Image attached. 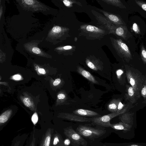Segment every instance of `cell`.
I'll return each instance as SVG.
<instances>
[{
    "label": "cell",
    "instance_id": "cell-20",
    "mask_svg": "<svg viewBox=\"0 0 146 146\" xmlns=\"http://www.w3.org/2000/svg\"><path fill=\"white\" fill-rule=\"evenodd\" d=\"M73 48V46L70 45L66 46H64L57 48L56 49L60 50H71Z\"/></svg>",
    "mask_w": 146,
    "mask_h": 146
},
{
    "label": "cell",
    "instance_id": "cell-21",
    "mask_svg": "<svg viewBox=\"0 0 146 146\" xmlns=\"http://www.w3.org/2000/svg\"><path fill=\"white\" fill-rule=\"evenodd\" d=\"M141 55L143 62L146 63V50L144 48H142L141 50Z\"/></svg>",
    "mask_w": 146,
    "mask_h": 146
},
{
    "label": "cell",
    "instance_id": "cell-6",
    "mask_svg": "<svg viewBox=\"0 0 146 146\" xmlns=\"http://www.w3.org/2000/svg\"><path fill=\"white\" fill-rule=\"evenodd\" d=\"M61 117L69 121L78 122H90L92 120V118H86L68 113H64Z\"/></svg>",
    "mask_w": 146,
    "mask_h": 146
},
{
    "label": "cell",
    "instance_id": "cell-22",
    "mask_svg": "<svg viewBox=\"0 0 146 146\" xmlns=\"http://www.w3.org/2000/svg\"><path fill=\"white\" fill-rule=\"evenodd\" d=\"M135 1L140 7L146 11V3L139 1Z\"/></svg>",
    "mask_w": 146,
    "mask_h": 146
},
{
    "label": "cell",
    "instance_id": "cell-1",
    "mask_svg": "<svg viewBox=\"0 0 146 146\" xmlns=\"http://www.w3.org/2000/svg\"><path fill=\"white\" fill-rule=\"evenodd\" d=\"M76 131L82 137L89 139L98 138L106 133V131L97 129L83 125H80L77 127Z\"/></svg>",
    "mask_w": 146,
    "mask_h": 146
},
{
    "label": "cell",
    "instance_id": "cell-19",
    "mask_svg": "<svg viewBox=\"0 0 146 146\" xmlns=\"http://www.w3.org/2000/svg\"><path fill=\"white\" fill-rule=\"evenodd\" d=\"M62 1L64 5L68 7H72L73 3H76L81 6V4L80 3L74 0H64Z\"/></svg>",
    "mask_w": 146,
    "mask_h": 146
},
{
    "label": "cell",
    "instance_id": "cell-2",
    "mask_svg": "<svg viewBox=\"0 0 146 146\" xmlns=\"http://www.w3.org/2000/svg\"><path fill=\"white\" fill-rule=\"evenodd\" d=\"M65 135L71 141L74 146H86L88 143L82 137L74 130L71 126L64 129Z\"/></svg>",
    "mask_w": 146,
    "mask_h": 146
},
{
    "label": "cell",
    "instance_id": "cell-24",
    "mask_svg": "<svg viewBox=\"0 0 146 146\" xmlns=\"http://www.w3.org/2000/svg\"><path fill=\"white\" fill-rule=\"evenodd\" d=\"M23 102L24 105L27 107L31 106V104L30 99L27 98H25L23 99Z\"/></svg>",
    "mask_w": 146,
    "mask_h": 146
},
{
    "label": "cell",
    "instance_id": "cell-15",
    "mask_svg": "<svg viewBox=\"0 0 146 146\" xmlns=\"http://www.w3.org/2000/svg\"><path fill=\"white\" fill-rule=\"evenodd\" d=\"M65 28H62L61 27L56 26L54 27L50 32V34L54 36H57L59 34H62L67 30Z\"/></svg>",
    "mask_w": 146,
    "mask_h": 146
},
{
    "label": "cell",
    "instance_id": "cell-28",
    "mask_svg": "<svg viewBox=\"0 0 146 146\" xmlns=\"http://www.w3.org/2000/svg\"><path fill=\"white\" fill-rule=\"evenodd\" d=\"M36 138L35 136L34 132L32 140L29 146H35Z\"/></svg>",
    "mask_w": 146,
    "mask_h": 146
},
{
    "label": "cell",
    "instance_id": "cell-18",
    "mask_svg": "<svg viewBox=\"0 0 146 146\" xmlns=\"http://www.w3.org/2000/svg\"><path fill=\"white\" fill-rule=\"evenodd\" d=\"M86 63L87 66L93 70L97 71L99 69L96 62H94L86 58Z\"/></svg>",
    "mask_w": 146,
    "mask_h": 146
},
{
    "label": "cell",
    "instance_id": "cell-26",
    "mask_svg": "<svg viewBox=\"0 0 146 146\" xmlns=\"http://www.w3.org/2000/svg\"><path fill=\"white\" fill-rule=\"evenodd\" d=\"M38 120V116L36 113H35L32 115V120L34 124H35Z\"/></svg>",
    "mask_w": 146,
    "mask_h": 146
},
{
    "label": "cell",
    "instance_id": "cell-36",
    "mask_svg": "<svg viewBox=\"0 0 146 146\" xmlns=\"http://www.w3.org/2000/svg\"><path fill=\"white\" fill-rule=\"evenodd\" d=\"M124 146H144L143 145H135V144H131V145H125Z\"/></svg>",
    "mask_w": 146,
    "mask_h": 146
},
{
    "label": "cell",
    "instance_id": "cell-12",
    "mask_svg": "<svg viewBox=\"0 0 146 146\" xmlns=\"http://www.w3.org/2000/svg\"><path fill=\"white\" fill-rule=\"evenodd\" d=\"M116 130H130L131 126L127 124L120 122L115 124H111L110 127Z\"/></svg>",
    "mask_w": 146,
    "mask_h": 146
},
{
    "label": "cell",
    "instance_id": "cell-5",
    "mask_svg": "<svg viewBox=\"0 0 146 146\" xmlns=\"http://www.w3.org/2000/svg\"><path fill=\"white\" fill-rule=\"evenodd\" d=\"M80 28L82 31L88 34V36L95 38H102L106 33L104 30L91 25H82L80 26Z\"/></svg>",
    "mask_w": 146,
    "mask_h": 146
},
{
    "label": "cell",
    "instance_id": "cell-9",
    "mask_svg": "<svg viewBox=\"0 0 146 146\" xmlns=\"http://www.w3.org/2000/svg\"><path fill=\"white\" fill-rule=\"evenodd\" d=\"M53 135L51 142V146H67L64 144L60 134L55 131Z\"/></svg>",
    "mask_w": 146,
    "mask_h": 146
},
{
    "label": "cell",
    "instance_id": "cell-27",
    "mask_svg": "<svg viewBox=\"0 0 146 146\" xmlns=\"http://www.w3.org/2000/svg\"><path fill=\"white\" fill-rule=\"evenodd\" d=\"M128 95L131 97L134 94V90L132 87H129L128 89Z\"/></svg>",
    "mask_w": 146,
    "mask_h": 146
},
{
    "label": "cell",
    "instance_id": "cell-16",
    "mask_svg": "<svg viewBox=\"0 0 146 146\" xmlns=\"http://www.w3.org/2000/svg\"><path fill=\"white\" fill-rule=\"evenodd\" d=\"M127 33L125 27L119 25L118 26L116 29L115 34L125 39Z\"/></svg>",
    "mask_w": 146,
    "mask_h": 146
},
{
    "label": "cell",
    "instance_id": "cell-32",
    "mask_svg": "<svg viewBox=\"0 0 146 146\" xmlns=\"http://www.w3.org/2000/svg\"><path fill=\"white\" fill-rule=\"evenodd\" d=\"M57 98L59 99L63 100L65 98L66 96L64 94L61 93L58 95Z\"/></svg>",
    "mask_w": 146,
    "mask_h": 146
},
{
    "label": "cell",
    "instance_id": "cell-29",
    "mask_svg": "<svg viewBox=\"0 0 146 146\" xmlns=\"http://www.w3.org/2000/svg\"><path fill=\"white\" fill-rule=\"evenodd\" d=\"M124 107V105L121 102H119L117 110V112H119L123 110L122 109Z\"/></svg>",
    "mask_w": 146,
    "mask_h": 146
},
{
    "label": "cell",
    "instance_id": "cell-3",
    "mask_svg": "<svg viewBox=\"0 0 146 146\" xmlns=\"http://www.w3.org/2000/svg\"><path fill=\"white\" fill-rule=\"evenodd\" d=\"M126 109L121 111L115 112L102 116L92 118V122L94 124L105 127H109L111 125L110 121L112 119L125 112Z\"/></svg>",
    "mask_w": 146,
    "mask_h": 146
},
{
    "label": "cell",
    "instance_id": "cell-7",
    "mask_svg": "<svg viewBox=\"0 0 146 146\" xmlns=\"http://www.w3.org/2000/svg\"><path fill=\"white\" fill-rule=\"evenodd\" d=\"M97 10L102 12L107 19L113 24L117 26L121 25L123 24L121 20L118 16L100 9Z\"/></svg>",
    "mask_w": 146,
    "mask_h": 146
},
{
    "label": "cell",
    "instance_id": "cell-11",
    "mask_svg": "<svg viewBox=\"0 0 146 146\" xmlns=\"http://www.w3.org/2000/svg\"><path fill=\"white\" fill-rule=\"evenodd\" d=\"M77 70L78 73L90 81L95 84L98 83L95 78L90 73L80 66H78Z\"/></svg>",
    "mask_w": 146,
    "mask_h": 146
},
{
    "label": "cell",
    "instance_id": "cell-14",
    "mask_svg": "<svg viewBox=\"0 0 146 146\" xmlns=\"http://www.w3.org/2000/svg\"><path fill=\"white\" fill-rule=\"evenodd\" d=\"M12 111L8 110L6 111L0 116V125L1 126L5 123L9 119L11 115Z\"/></svg>",
    "mask_w": 146,
    "mask_h": 146
},
{
    "label": "cell",
    "instance_id": "cell-8",
    "mask_svg": "<svg viewBox=\"0 0 146 146\" xmlns=\"http://www.w3.org/2000/svg\"><path fill=\"white\" fill-rule=\"evenodd\" d=\"M54 130L50 128H48L43 135L39 146H51V142Z\"/></svg>",
    "mask_w": 146,
    "mask_h": 146
},
{
    "label": "cell",
    "instance_id": "cell-34",
    "mask_svg": "<svg viewBox=\"0 0 146 146\" xmlns=\"http://www.w3.org/2000/svg\"><path fill=\"white\" fill-rule=\"evenodd\" d=\"M21 76L19 74L15 75L13 76V79L16 80H19L21 79Z\"/></svg>",
    "mask_w": 146,
    "mask_h": 146
},
{
    "label": "cell",
    "instance_id": "cell-23",
    "mask_svg": "<svg viewBox=\"0 0 146 146\" xmlns=\"http://www.w3.org/2000/svg\"><path fill=\"white\" fill-rule=\"evenodd\" d=\"M133 31L136 34H139L140 33L139 28L138 25L135 23H134L132 26Z\"/></svg>",
    "mask_w": 146,
    "mask_h": 146
},
{
    "label": "cell",
    "instance_id": "cell-31",
    "mask_svg": "<svg viewBox=\"0 0 146 146\" xmlns=\"http://www.w3.org/2000/svg\"><path fill=\"white\" fill-rule=\"evenodd\" d=\"M116 73L118 78H119L121 75L123 73V72L121 70L119 69L117 71Z\"/></svg>",
    "mask_w": 146,
    "mask_h": 146
},
{
    "label": "cell",
    "instance_id": "cell-25",
    "mask_svg": "<svg viewBox=\"0 0 146 146\" xmlns=\"http://www.w3.org/2000/svg\"><path fill=\"white\" fill-rule=\"evenodd\" d=\"M31 50L33 53L36 54H40L42 52L40 49L36 47H33Z\"/></svg>",
    "mask_w": 146,
    "mask_h": 146
},
{
    "label": "cell",
    "instance_id": "cell-30",
    "mask_svg": "<svg viewBox=\"0 0 146 146\" xmlns=\"http://www.w3.org/2000/svg\"><path fill=\"white\" fill-rule=\"evenodd\" d=\"M61 81L60 79L58 78L55 79L53 82V84L54 86H56L60 84Z\"/></svg>",
    "mask_w": 146,
    "mask_h": 146
},
{
    "label": "cell",
    "instance_id": "cell-35",
    "mask_svg": "<svg viewBox=\"0 0 146 146\" xmlns=\"http://www.w3.org/2000/svg\"><path fill=\"white\" fill-rule=\"evenodd\" d=\"M38 71L39 73L44 74L46 73L45 70L42 68H40L38 70Z\"/></svg>",
    "mask_w": 146,
    "mask_h": 146
},
{
    "label": "cell",
    "instance_id": "cell-37",
    "mask_svg": "<svg viewBox=\"0 0 146 146\" xmlns=\"http://www.w3.org/2000/svg\"><path fill=\"white\" fill-rule=\"evenodd\" d=\"M103 146H106L105 145H103Z\"/></svg>",
    "mask_w": 146,
    "mask_h": 146
},
{
    "label": "cell",
    "instance_id": "cell-4",
    "mask_svg": "<svg viewBox=\"0 0 146 146\" xmlns=\"http://www.w3.org/2000/svg\"><path fill=\"white\" fill-rule=\"evenodd\" d=\"M112 44L117 54L121 57L129 59L131 54L127 45L120 39H111Z\"/></svg>",
    "mask_w": 146,
    "mask_h": 146
},
{
    "label": "cell",
    "instance_id": "cell-13",
    "mask_svg": "<svg viewBox=\"0 0 146 146\" xmlns=\"http://www.w3.org/2000/svg\"><path fill=\"white\" fill-rule=\"evenodd\" d=\"M120 100L119 99L112 100L108 105V110L112 113L117 112L118 104Z\"/></svg>",
    "mask_w": 146,
    "mask_h": 146
},
{
    "label": "cell",
    "instance_id": "cell-10",
    "mask_svg": "<svg viewBox=\"0 0 146 146\" xmlns=\"http://www.w3.org/2000/svg\"><path fill=\"white\" fill-rule=\"evenodd\" d=\"M73 113L80 116L94 117L99 115L97 112L91 110L78 109L74 111Z\"/></svg>",
    "mask_w": 146,
    "mask_h": 146
},
{
    "label": "cell",
    "instance_id": "cell-33",
    "mask_svg": "<svg viewBox=\"0 0 146 146\" xmlns=\"http://www.w3.org/2000/svg\"><path fill=\"white\" fill-rule=\"evenodd\" d=\"M141 93L144 96H146V86H144L142 89Z\"/></svg>",
    "mask_w": 146,
    "mask_h": 146
},
{
    "label": "cell",
    "instance_id": "cell-17",
    "mask_svg": "<svg viewBox=\"0 0 146 146\" xmlns=\"http://www.w3.org/2000/svg\"><path fill=\"white\" fill-rule=\"evenodd\" d=\"M103 1L108 4L118 7L121 8H125V7L123 5L120 1L119 0H104Z\"/></svg>",
    "mask_w": 146,
    "mask_h": 146
}]
</instances>
